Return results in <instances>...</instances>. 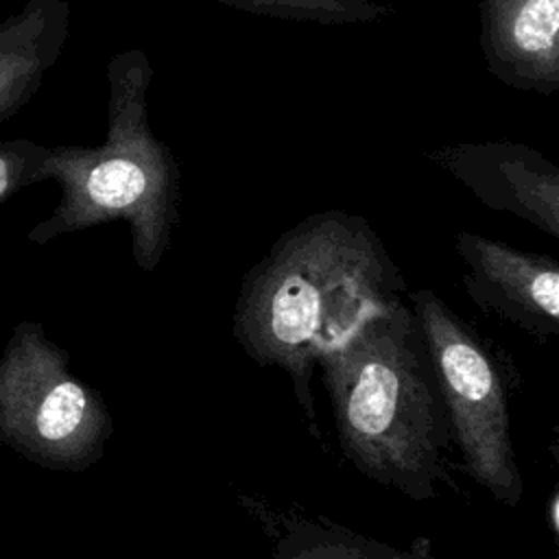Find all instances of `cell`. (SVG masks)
Instances as JSON below:
<instances>
[{
    "mask_svg": "<svg viewBox=\"0 0 559 559\" xmlns=\"http://www.w3.org/2000/svg\"><path fill=\"white\" fill-rule=\"evenodd\" d=\"M426 159L489 210L509 212L559 238V168L533 146L513 140L456 142L428 151Z\"/></svg>",
    "mask_w": 559,
    "mask_h": 559,
    "instance_id": "52a82bcc",
    "label": "cell"
},
{
    "mask_svg": "<svg viewBox=\"0 0 559 559\" xmlns=\"http://www.w3.org/2000/svg\"><path fill=\"white\" fill-rule=\"evenodd\" d=\"M404 295L465 474L500 504L518 507L524 498V478L511 439V393L498 356L435 290L415 288Z\"/></svg>",
    "mask_w": 559,
    "mask_h": 559,
    "instance_id": "277c9868",
    "label": "cell"
},
{
    "mask_svg": "<svg viewBox=\"0 0 559 559\" xmlns=\"http://www.w3.org/2000/svg\"><path fill=\"white\" fill-rule=\"evenodd\" d=\"M480 52L507 87L559 90V0H478Z\"/></svg>",
    "mask_w": 559,
    "mask_h": 559,
    "instance_id": "ba28073f",
    "label": "cell"
},
{
    "mask_svg": "<svg viewBox=\"0 0 559 559\" xmlns=\"http://www.w3.org/2000/svg\"><path fill=\"white\" fill-rule=\"evenodd\" d=\"M107 133L98 146H48L39 177L57 181L61 199L26 238L46 245L59 236L124 221L140 271L162 264L181 212V168L148 122L153 66L144 50L116 52L105 68Z\"/></svg>",
    "mask_w": 559,
    "mask_h": 559,
    "instance_id": "3957f363",
    "label": "cell"
},
{
    "mask_svg": "<svg viewBox=\"0 0 559 559\" xmlns=\"http://www.w3.org/2000/svg\"><path fill=\"white\" fill-rule=\"evenodd\" d=\"M548 524H550V533L557 537L559 533V493L552 491L550 500H548Z\"/></svg>",
    "mask_w": 559,
    "mask_h": 559,
    "instance_id": "4fadbf2b",
    "label": "cell"
},
{
    "mask_svg": "<svg viewBox=\"0 0 559 559\" xmlns=\"http://www.w3.org/2000/svg\"><path fill=\"white\" fill-rule=\"evenodd\" d=\"M114 432L103 395L70 371L37 321H20L0 354V441L57 472L96 465Z\"/></svg>",
    "mask_w": 559,
    "mask_h": 559,
    "instance_id": "5b68a950",
    "label": "cell"
},
{
    "mask_svg": "<svg viewBox=\"0 0 559 559\" xmlns=\"http://www.w3.org/2000/svg\"><path fill=\"white\" fill-rule=\"evenodd\" d=\"M454 249L463 262L469 299L537 343L559 336V264L546 253L515 249L502 240L459 231Z\"/></svg>",
    "mask_w": 559,
    "mask_h": 559,
    "instance_id": "8992f818",
    "label": "cell"
},
{
    "mask_svg": "<svg viewBox=\"0 0 559 559\" xmlns=\"http://www.w3.org/2000/svg\"><path fill=\"white\" fill-rule=\"evenodd\" d=\"M406 290L365 216L323 210L282 231L245 273L231 332L258 367H277L290 378L308 428L321 439L312 395L319 354Z\"/></svg>",
    "mask_w": 559,
    "mask_h": 559,
    "instance_id": "6da1fadb",
    "label": "cell"
},
{
    "mask_svg": "<svg viewBox=\"0 0 559 559\" xmlns=\"http://www.w3.org/2000/svg\"><path fill=\"white\" fill-rule=\"evenodd\" d=\"M271 559H441L428 550L395 548L323 515L277 518Z\"/></svg>",
    "mask_w": 559,
    "mask_h": 559,
    "instance_id": "30bf717a",
    "label": "cell"
},
{
    "mask_svg": "<svg viewBox=\"0 0 559 559\" xmlns=\"http://www.w3.org/2000/svg\"><path fill=\"white\" fill-rule=\"evenodd\" d=\"M317 367L349 463L415 502L437 498L450 424L408 304L400 299L362 319L319 354Z\"/></svg>",
    "mask_w": 559,
    "mask_h": 559,
    "instance_id": "7a4b0ae2",
    "label": "cell"
},
{
    "mask_svg": "<svg viewBox=\"0 0 559 559\" xmlns=\"http://www.w3.org/2000/svg\"><path fill=\"white\" fill-rule=\"evenodd\" d=\"M68 35V0H26L0 22V122L22 111L39 92Z\"/></svg>",
    "mask_w": 559,
    "mask_h": 559,
    "instance_id": "9c48e42d",
    "label": "cell"
},
{
    "mask_svg": "<svg viewBox=\"0 0 559 559\" xmlns=\"http://www.w3.org/2000/svg\"><path fill=\"white\" fill-rule=\"evenodd\" d=\"M46 148L31 138L0 140V205L26 186L41 181L39 168Z\"/></svg>",
    "mask_w": 559,
    "mask_h": 559,
    "instance_id": "7c38bea8",
    "label": "cell"
},
{
    "mask_svg": "<svg viewBox=\"0 0 559 559\" xmlns=\"http://www.w3.org/2000/svg\"><path fill=\"white\" fill-rule=\"evenodd\" d=\"M231 9L290 20V22H310L323 26H343V24H371L384 20L393 13L389 4L376 0H218Z\"/></svg>",
    "mask_w": 559,
    "mask_h": 559,
    "instance_id": "8fae6325",
    "label": "cell"
}]
</instances>
